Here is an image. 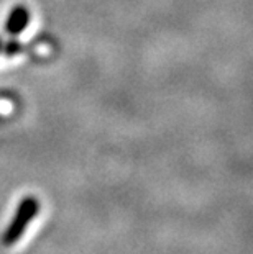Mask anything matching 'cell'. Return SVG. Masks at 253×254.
Instances as JSON below:
<instances>
[{"label":"cell","mask_w":253,"mask_h":254,"mask_svg":"<svg viewBox=\"0 0 253 254\" xmlns=\"http://www.w3.org/2000/svg\"><path fill=\"white\" fill-rule=\"evenodd\" d=\"M30 23V10L25 5H15L10 12L7 23H5V31L10 36H18L20 33H23V30Z\"/></svg>","instance_id":"cell-2"},{"label":"cell","mask_w":253,"mask_h":254,"mask_svg":"<svg viewBox=\"0 0 253 254\" xmlns=\"http://www.w3.org/2000/svg\"><path fill=\"white\" fill-rule=\"evenodd\" d=\"M38 212H40V200L36 197H33V195L25 197L18 203L17 210H15L12 221H10L8 226L5 228V231L2 233L0 243H2L3 246H7V248L17 245V243L21 240V236L25 235L28 225L36 218Z\"/></svg>","instance_id":"cell-1"},{"label":"cell","mask_w":253,"mask_h":254,"mask_svg":"<svg viewBox=\"0 0 253 254\" xmlns=\"http://www.w3.org/2000/svg\"><path fill=\"white\" fill-rule=\"evenodd\" d=\"M25 50H26L25 45H21V43H18V41H10V43H7V45L2 46V53L8 58L17 56V55H20V53H23Z\"/></svg>","instance_id":"cell-3"},{"label":"cell","mask_w":253,"mask_h":254,"mask_svg":"<svg viewBox=\"0 0 253 254\" xmlns=\"http://www.w3.org/2000/svg\"><path fill=\"white\" fill-rule=\"evenodd\" d=\"M2 46H3V43H2V40H0V53H2Z\"/></svg>","instance_id":"cell-4"}]
</instances>
